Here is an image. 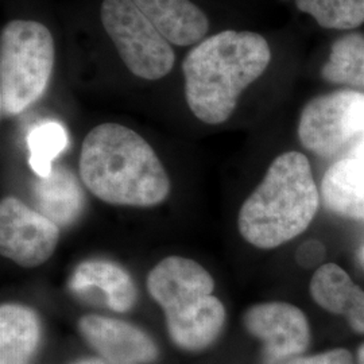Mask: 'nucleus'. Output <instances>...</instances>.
Instances as JSON below:
<instances>
[{
    "instance_id": "nucleus-18",
    "label": "nucleus",
    "mask_w": 364,
    "mask_h": 364,
    "mask_svg": "<svg viewBox=\"0 0 364 364\" xmlns=\"http://www.w3.org/2000/svg\"><path fill=\"white\" fill-rule=\"evenodd\" d=\"M68 144L66 130L57 122H45L28 132V165L38 178H45L52 174L53 162L64 153Z\"/></svg>"
},
{
    "instance_id": "nucleus-20",
    "label": "nucleus",
    "mask_w": 364,
    "mask_h": 364,
    "mask_svg": "<svg viewBox=\"0 0 364 364\" xmlns=\"http://www.w3.org/2000/svg\"><path fill=\"white\" fill-rule=\"evenodd\" d=\"M326 254V246L317 239H311L299 246L296 252V260L302 269H313L324 260Z\"/></svg>"
},
{
    "instance_id": "nucleus-3",
    "label": "nucleus",
    "mask_w": 364,
    "mask_h": 364,
    "mask_svg": "<svg viewBox=\"0 0 364 364\" xmlns=\"http://www.w3.org/2000/svg\"><path fill=\"white\" fill-rule=\"evenodd\" d=\"M320 205L308 158L299 151L277 156L237 216L242 237L254 247L272 250L306 231Z\"/></svg>"
},
{
    "instance_id": "nucleus-14",
    "label": "nucleus",
    "mask_w": 364,
    "mask_h": 364,
    "mask_svg": "<svg viewBox=\"0 0 364 364\" xmlns=\"http://www.w3.org/2000/svg\"><path fill=\"white\" fill-rule=\"evenodd\" d=\"M321 200L338 216L364 221V153L340 158L326 170Z\"/></svg>"
},
{
    "instance_id": "nucleus-13",
    "label": "nucleus",
    "mask_w": 364,
    "mask_h": 364,
    "mask_svg": "<svg viewBox=\"0 0 364 364\" xmlns=\"http://www.w3.org/2000/svg\"><path fill=\"white\" fill-rule=\"evenodd\" d=\"M309 289L318 306L346 317L352 331L364 335V290L346 270L335 263H326L313 274Z\"/></svg>"
},
{
    "instance_id": "nucleus-21",
    "label": "nucleus",
    "mask_w": 364,
    "mask_h": 364,
    "mask_svg": "<svg viewBox=\"0 0 364 364\" xmlns=\"http://www.w3.org/2000/svg\"><path fill=\"white\" fill-rule=\"evenodd\" d=\"M287 364H353L351 352L344 348L316 353L311 356H301L289 360Z\"/></svg>"
},
{
    "instance_id": "nucleus-1",
    "label": "nucleus",
    "mask_w": 364,
    "mask_h": 364,
    "mask_svg": "<svg viewBox=\"0 0 364 364\" xmlns=\"http://www.w3.org/2000/svg\"><path fill=\"white\" fill-rule=\"evenodd\" d=\"M80 177L107 204L151 208L170 195V178L154 149L117 123L92 129L81 146Z\"/></svg>"
},
{
    "instance_id": "nucleus-8",
    "label": "nucleus",
    "mask_w": 364,
    "mask_h": 364,
    "mask_svg": "<svg viewBox=\"0 0 364 364\" xmlns=\"http://www.w3.org/2000/svg\"><path fill=\"white\" fill-rule=\"evenodd\" d=\"M60 227L16 197L0 204V252L21 267L33 269L52 258Z\"/></svg>"
},
{
    "instance_id": "nucleus-6",
    "label": "nucleus",
    "mask_w": 364,
    "mask_h": 364,
    "mask_svg": "<svg viewBox=\"0 0 364 364\" xmlns=\"http://www.w3.org/2000/svg\"><path fill=\"white\" fill-rule=\"evenodd\" d=\"M301 144L323 158L362 154L364 150V93L336 91L312 99L301 112Z\"/></svg>"
},
{
    "instance_id": "nucleus-10",
    "label": "nucleus",
    "mask_w": 364,
    "mask_h": 364,
    "mask_svg": "<svg viewBox=\"0 0 364 364\" xmlns=\"http://www.w3.org/2000/svg\"><path fill=\"white\" fill-rule=\"evenodd\" d=\"M78 331L108 364H150L158 359L153 338L126 321L87 314L78 320Z\"/></svg>"
},
{
    "instance_id": "nucleus-4",
    "label": "nucleus",
    "mask_w": 364,
    "mask_h": 364,
    "mask_svg": "<svg viewBox=\"0 0 364 364\" xmlns=\"http://www.w3.org/2000/svg\"><path fill=\"white\" fill-rule=\"evenodd\" d=\"M146 287L165 313L170 338L178 348L203 351L220 336L227 313L213 296V277L200 263L168 257L151 269Z\"/></svg>"
},
{
    "instance_id": "nucleus-7",
    "label": "nucleus",
    "mask_w": 364,
    "mask_h": 364,
    "mask_svg": "<svg viewBox=\"0 0 364 364\" xmlns=\"http://www.w3.org/2000/svg\"><path fill=\"white\" fill-rule=\"evenodd\" d=\"M100 18L123 64L136 77L156 81L168 76L176 54L132 0H103Z\"/></svg>"
},
{
    "instance_id": "nucleus-15",
    "label": "nucleus",
    "mask_w": 364,
    "mask_h": 364,
    "mask_svg": "<svg viewBox=\"0 0 364 364\" xmlns=\"http://www.w3.org/2000/svg\"><path fill=\"white\" fill-rule=\"evenodd\" d=\"M41 323L37 313L22 304L0 308V364H30L38 350Z\"/></svg>"
},
{
    "instance_id": "nucleus-24",
    "label": "nucleus",
    "mask_w": 364,
    "mask_h": 364,
    "mask_svg": "<svg viewBox=\"0 0 364 364\" xmlns=\"http://www.w3.org/2000/svg\"><path fill=\"white\" fill-rule=\"evenodd\" d=\"M358 262L364 269V246H362L360 250H359V252H358Z\"/></svg>"
},
{
    "instance_id": "nucleus-5",
    "label": "nucleus",
    "mask_w": 364,
    "mask_h": 364,
    "mask_svg": "<svg viewBox=\"0 0 364 364\" xmlns=\"http://www.w3.org/2000/svg\"><path fill=\"white\" fill-rule=\"evenodd\" d=\"M55 48L52 33L36 21L15 19L0 36V111L14 117L34 105L52 77Z\"/></svg>"
},
{
    "instance_id": "nucleus-9",
    "label": "nucleus",
    "mask_w": 364,
    "mask_h": 364,
    "mask_svg": "<svg viewBox=\"0 0 364 364\" xmlns=\"http://www.w3.org/2000/svg\"><path fill=\"white\" fill-rule=\"evenodd\" d=\"M243 326L263 343L266 359L272 363L296 358L311 344V326L305 313L289 302H263L248 308Z\"/></svg>"
},
{
    "instance_id": "nucleus-23",
    "label": "nucleus",
    "mask_w": 364,
    "mask_h": 364,
    "mask_svg": "<svg viewBox=\"0 0 364 364\" xmlns=\"http://www.w3.org/2000/svg\"><path fill=\"white\" fill-rule=\"evenodd\" d=\"M358 364H364V344L358 350Z\"/></svg>"
},
{
    "instance_id": "nucleus-19",
    "label": "nucleus",
    "mask_w": 364,
    "mask_h": 364,
    "mask_svg": "<svg viewBox=\"0 0 364 364\" xmlns=\"http://www.w3.org/2000/svg\"><path fill=\"white\" fill-rule=\"evenodd\" d=\"M296 4L326 28L352 30L364 23V0H296Z\"/></svg>"
},
{
    "instance_id": "nucleus-2",
    "label": "nucleus",
    "mask_w": 364,
    "mask_h": 364,
    "mask_svg": "<svg viewBox=\"0 0 364 364\" xmlns=\"http://www.w3.org/2000/svg\"><path fill=\"white\" fill-rule=\"evenodd\" d=\"M270 61V46L258 33L225 30L203 39L182 63L189 109L205 124L227 122Z\"/></svg>"
},
{
    "instance_id": "nucleus-17",
    "label": "nucleus",
    "mask_w": 364,
    "mask_h": 364,
    "mask_svg": "<svg viewBox=\"0 0 364 364\" xmlns=\"http://www.w3.org/2000/svg\"><path fill=\"white\" fill-rule=\"evenodd\" d=\"M321 76L328 82L364 87V36L352 33L338 38L331 48Z\"/></svg>"
},
{
    "instance_id": "nucleus-22",
    "label": "nucleus",
    "mask_w": 364,
    "mask_h": 364,
    "mask_svg": "<svg viewBox=\"0 0 364 364\" xmlns=\"http://www.w3.org/2000/svg\"><path fill=\"white\" fill-rule=\"evenodd\" d=\"M73 364H108L105 360L102 359H82V360H78L76 363Z\"/></svg>"
},
{
    "instance_id": "nucleus-16",
    "label": "nucleus",
    "mask_w": 364,
    "mask_h": 364,
    "mask_svg": "<svg viewBox=\"0 0 364 364\" xmlns=\"http://www.w3.org/2000/svg\"><path fill=\"white\" fill-rule=\"evenodd\" d=\"M34 196L39 213L60 228L77 220L85 201L76 176L64 166H54L50 176L38 178Z\"/></svg>"
},
{
    "instance_id": "nucleus-11",
    "label": "nucleus",
    "mask_w": 364,
    "mask_h": 364,
    "mask_svg": "<svg viewBox=\"0 0 364 364\" xmlns=\"http://www.w3.org/2000/svg\"><path fill=\"white\" fill-rule=\"evenodd\" d=\"M69 289L80 296H87L96 289L105 296V306L117 313L131 311L138 299L129 272L109 260L81 262L69 278Z\"/></svg>"
},
{
    "instance_id": "nucleus-12",
    "label": "nucleus",
    "mask_w": 364,
    "mask_h": 364,
    "mask_svg": "<svg viewBox=\"0 0 364 364\" xmlns=\"http://www.w3.org/2000/svg\"><path fill=\"white\" fill-rule=\"evenodd\" d=\"M159 33L178 46L201 42L209 31L207 14L191 0H132Z\"/></svg>"
}]
</instances>
